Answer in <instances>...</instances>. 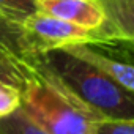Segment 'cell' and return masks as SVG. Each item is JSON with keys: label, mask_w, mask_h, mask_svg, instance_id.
I'll list each match as a JSON object with an SVG mask.
<instances>
[{"label": "cell", "mask_w": 134, "mask_h": 134, "mask_svg": "<svg viewBox=\"0 0 134 134\" xmlns=\"http://www.w3.org/2000/svg\"><path fill=\"white\" fill-rule=\"evenodd\" d=\"M35 66L98 117L132 120V93L121 88L85 60L57 47L44 51Z\"/></svg>", "instance_id": "obj_1"}, {"label": "cell", "mask_w": 134, "mask_h": 134, "mask_svg": "<svg viewBox=\"0 0 134 134\" xmlns=\"http://www.w3.org/2000/svg\"><path fill=\"white\" fill-rule=\"evenodd\" d=\"M19 109L46 134H90L92 121L99 118L38 66L21 88Z\"/></svg>", "instance_id": "obj_2"}, {"label": "cell", "mask_w": 134, "mask_h": 134, "mask_svg": "<svg viewBox=\"0 0 134 134\" xmlns=\"http://www.w3.org/2000/svg\"><path fill=\"white\" fill-rule=\"evenodd\" d=\"M63 51L70 52L87 63L93 65L103 74L117 82L121 88L134 92L132 73V41L123 40H93L87 43L63 46Z\"/></svg>", "instance_id": "obj_3"}, {"label": "cell", "mask_w": 134, "mask_h": 134, "mask_svg": "<svg viewBox=\"0 0 134 134\" xmlns=\"http://www.w3.org/2000/svg\"><path fill=\"white\" fill-rule=\"evenodd\" d=\"M22 25L41 54L44 51L63 47L68 44L93 41L92 30H87L68 21L44 14L41 11L29 16L22 22Z\"/></svg>", "instance_id": "obj_4"}, {"label": "cell", "mask_w": 134, "mask_h": 134, "mask_svg": "<svg viewBox=\"0 0 134 134\" xmlns=\"http://www.w3.org/2000/svg\"><path fill=\"white\" fill-rule=\"evenodd\" d=\"M38 11L73 22L87 30L103 25L104 13L98 0H36Z\"/></svg>", "instance_id": "obj_5"}, {"label": "cell", "mask_w": 134, "mask_h": 134, "mask_svg": "<svg viewBox=\"0 0 134 134\" xmlns=\"http://www.w3.org/2000/svg\"><path fill=\"white\" fill-rule=\"evenodd\" d=\"M0 54L14 57L30 66H35L38 57L41 55L24 25L2 14H0Z\"/></svg>", "instance_id": "obj_6"}, {"label": "cell", "mask_w": 134, "mask_h": 134, "mask_svg": "<svg viewBox=\"0 0 134 134\" xmlns=\"http://www.w3.org/2000/svg\"><path fill=\"white\" fill-rule=\"evenodd\" d=\"M33 73H35V66L25 65L14 57L0 54V81L2 82L14 85L21 90L25 81Z\"/></svg>", "instance_id": "obj_7"}, {"label": "cell", "mask_w": 134, "mask_h": 134, "mask_svg": "<svg viewBox=\"0 0 134 134\" xmlns=\"http://www.w3.org/2000/svg\"><path fill=\"white\" fill-rule=\"evenodd\" d=\"M0 134H46L38 128L21 109L14 114L0 118Z\"/></svg>", "instance_id": "obj_8"}, {"label": "cell", "mask_w": 134, "mask_h": 134, "mask_svg": "<svg viewBox=\"0 0 134 134\" xmlns=\"http://www.w3.org/2000/svg\"><path fill=\"white\" fill-rule=\"evenodd\" d=\"M38 13L36 0H0V14L22 24L29 16Z\"/></svg>", "instance_id": "obj_9"}, {"label": "cell", "mask_w": 134, "mask_h": 134, "mask_svg": "<svg viewBox=\"0 0 134 134\" xmlns=\"http://www.w3.org/2000/svg\"><path fill=\"white\" fill-rule=\"evenodd\" d=\"M90 134H134V121L131 118L99 117L92 121Z\"/></svg>", "instance_id": "obj_10"}, {"label": "cell", "mask_w": 134, "mask_h": 134, "mask_svg": "<svg viewBox=\"0 0 134 134\" xmlns=\"http://www.w3.org/2000/svg\"><path fill=\"white\" fill-rule=\"evenodd\" d=\"M21 107V90L0 81V118L14 114Z\"/></svg>", "instance_id": "obj_11"}]
</instances>
